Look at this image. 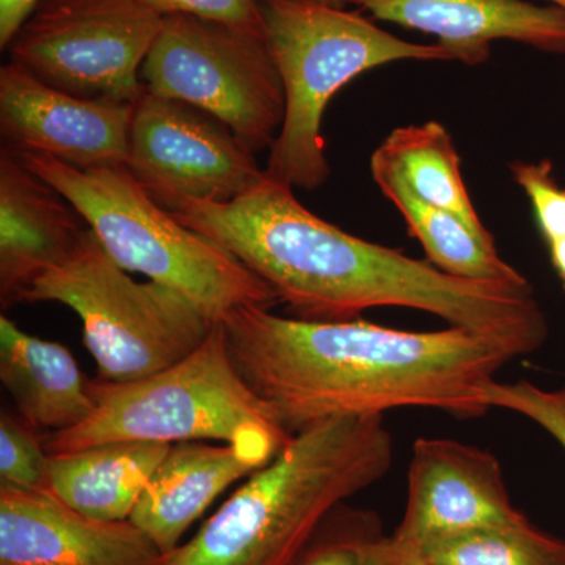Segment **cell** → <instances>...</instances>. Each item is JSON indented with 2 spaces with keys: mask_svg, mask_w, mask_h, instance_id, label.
Instances as JSON below:
<instances>
[{
  "mask_svg": "<svg viewBox=\"0 0 565 565\" xmlns=\"http://www.w3.org/2000/svg\"><path fill=\"white\" fill-rule=\"evenodd\" d=\"M87 223L76 207L3 148L0 154V299L21 303L36 280L61 266Z\"/></svg>",
  "mask_w": 565,
  "mask_h": 565,
  "instance_id": "cell-15",
  "label": "cell"
},
{
  "mask_svg": "<svg viewBox=\"0 0 565 565\" xmlns=\"http://www.w3.org/2000/svg\"><path fill=\"white\" fill-rule=\"evenodd\" d=\"M134 104L85 99L43 84L14 63L0 70V132L18 156L77 170L125 167Z\"/></svg>",
  "mask_w": 565,
  "mask_h": 565,
  "instance_id": "cell-11",
  "label": "cell"
},
{
  "mask_svg": "<svg viewBox=\"0 0 565 565\" xmlns=\"http://www.w3.org/2000/svg\"><path fill=\"white\" fill-rule=\"evenodd\" d=\"M256 470L230 445H173L129 520L167 555L218 494Z\"/></svg>",
  "mask_w": 565,
  "mask_h": 565,
  "instance_id": "cell-16",
  "label": "cell"
},
{
  "mask_svg": "<svg viewBox=\"0 0 565 565\" xmlns=\"http://www.w3.org/2000/svg\"><path fill=\"white\" fill-rule=\"evenodd\" d=\"M41 0H0V47H9Z\"/></svg>",
  "mask_w": 565,
  "mask_h": 565,
  "instance_id": "cell-28",
  "label": "cell"
},
{
  "mask_svg": "<svg viewBox=\"0 0 565 565\" xmlns=\"http://www.w3.org/2000/svg\"><path fill=\"white\" fill-rule=\"evenodd\" d=\"M66 305L82 321L99 381L125 384L195 352L212 322L180 292L139 282L104 250L90 228L61 266L36 280L21 303Z\"/></svg>",
  "mask_w": 565,
  "mask_h": 565,
  "instance_id": "cell-7",
  "label": "cell"
},
{
  "mask_svg": "<svg viewBox=\"0 0 565 565\" xmlns=\"http://www.w3.org/2000/svg\"><path fill=\"white\" fill-rule=\"evenodd\" d=\"M125 167L172 214L188 203L233 202L266 178L255 152L228 126L147 88L134 104Z\"/></svg>",
  "mask_w": 565,
  "mask_h": 565,
  "instance_id": "cell-10",
  "label": "cell"
},
{
  "mask_svg": "<svg viewBox=\"0 0 565 565\" xmlns=\"http://www.w3.org/2000/svg\"><path fill=\"white\" fill-rule=\"evenodd\" d=\"M490 408L514 412L541 426L565 449V386L542 390L527 381H493L487 388Z\"/></svg>",
  "mask_w": 565,
  "mask_h": 565,
  "instance_id": "cell-24",
  "label": "cell"
},
{
  "mask_svg": "<svg viewBox=\"0 0 565 565\" xmlns=\"http://www.w3.org/2000/svg\"><path fill=\"white\" fill-rule=\"evenodd\" d=\"M162 22L137 0H41L7 50L11 63L52 88L136 104Z\"/></svg>",
  "mask_w": 565,
  "mask_h": 565,
  "instance_id": "cell-9",
  "label": "cell"
},
{
  "mask_svg": "<svg viewBox=\"0 0 565 565\" xmlns=\"http://www.w3.org/2000/svg\"><path fill=\"white\" fill-rule=\"evenodd\" d=\"M546 248H548L550 263H552V267L555 269L565 291V241L550 245Z\"/></svg>",
  "mask_w": 565,
  "mask_h": 565,
  "instance_id": "cell-29",
  "label": "cell"
},
{
  "mask_svg": "<svg viewBox=\"0 0 565 565\" xmlns=\"http://www.w3.org/2000/svg\"><path fill=\"white\" fill-rule=\"evenodd\" d=\"M263 10L286 102L264 172L292 189L316 191L329 178L323 114L349 82L394 62H452L440 44L397 39L359 11L291 0H263Z\"/></svg>",
  "mask_w": 565,
  "mask_h": 565,
  "instance_id": "cell-6",
  "label": "cell"
},
{
  "mask_svg": "<svg viewBox=\"0 0 565 565\" xmlns=\"http://www.w3.org/2000/svg\"><path fill=\"white\" fill-rule=\"evenodd\" d=\"M505 487L500 460L478 446L418 438L407 473V504L394 535L422 545L445 537L526 522Z\"/></svg>",
  "mask_w": 565,
  "mask_h": 565,
  "instance_id": "cell-12",
  "label": "cell"
},
{
  "mask_svg": "<svg viewBox=\"0 0 565 565\" xmlns=\"http://www.w3.org/2000/svg\"><path fill=\"white\" fill-rule=\"evenodd\" d=\"M362 565H433L424 557L414 542L404 541L397 535H374L367 539L360 550Z\"/></svg>",
  "mask_w": 565,
  "mask_h": 565,
  "instance_id": "cell-27",
  "label": "cell"
},
{
  "mask_svg": "<svg viewBox=\"0 0 565 565\" xmlns=\"http://www.w3.org/2000/svg\"><path fill=\"white\" fill-rule=\"evenodd\" d=\"M377 516L341 504L294 565H362L360 550L379 535Z\"/></svg>",
  "mask_w": 565,
  "mask_h": 565,
  "instance_id": "cell-23",
  "label": "cell"
},
{
  "mask_svg": "<svg viewBox=\"0 0 565 565\" xmlns=\"http://www.w3.org/2000/svg\"><path fill=\"white\" fill-rule=\"evenodd\" d=\"M371 173L382 193L401 211L408 233L422 244L427 262L457 278L478 281H527L501 258L492 237L476 233L462 218L424 203L399 170L374 151Z\"/></svg>",
  "mask_w": 565,
  "mask_h": 565,
  "instance_id": "cell-19",
  "label": "cell"
},
{
  "mask_svg": "<svg viewBox=\"0 0 565 565\" xmlns=\"http://www.w3.org/2000/svg\"><path fill=\"white\" fill-rule=\"evenodd\" d=\"M161 17L191 14L266 36L263 0H137Z\"/></svg>",
  "mask_w": 565,
  "mask_h": 565,
  "instance_id": "cell-26",
  "label": "cell"
},
{
  "mask_svg": "<svg viewBox=\"0 0 565 565\" xmlns=\"http://www.w3.org/2000/svg\"><path fill=\"white\" fill-rule=\"evenodd\" d=\"M18 158L76 207L121 269L180 292L212 322L278 303L236 256L152 202L126 167L77 170L47 156Z\"/></svg>",
  "mask_w": 565,
  "mask_h": 565,
  "instance_id": "cell-5",
  "label": "cell"
},
{
  "mask_svg": "<svg viewBox=\"0 0 565 565\" xmlns=\"http://www.w3.org/2000/svg\"><path fill=\"white\" fill-rule=\"evenodd\" d=\"M173 215L236 256L292 318L343 322L373 308H408L481 334L514 359L548 338L530 281L457 278L427 259L367 243L308 211L292 188L267 174L233 202L188 203Z\"/></svg>",
  "mask_w": 565,
  "mask_h": 565,
  "instance_id": "cell-1",
  "label": "cell"
},
{
  "mask_svg": "<svg viewBox=\"0 0 565 565\" xmlns=\"http://www.w3.org/2000/svg\"><path fill=\"white\" fill-rule=\"evenodd\" d=\"M172 446L110 441L50 455V490L90 519L125 522Z\"/></svg>",
  "mask_w": 565,
  "mask_h": 565,
  "instance_id": "cell-18",
  "label": "cell"
},
{
  "mask_svg": "<svg viewBox=\"0 0 565 565\" xmlns=\"http://www.w3.org/2000/svg\"><path fill=\"white\" fill-rule=\"evenodd\" d=\"M419 550L433 565H565V541L530 520L430 539Z\"/></svg>",
  "mask_w": 565,
  "mask_h": 565,
  "instance_id": "cell-21",
  "label": "cell"
},
{
  "mask_svg": "<svg viewBox=\"0 0 565 565\" xmlns=\"http://www.w3.org/2000/svg\"><path fill=\"white\" fill-rule=\"evenodd\" d=\"M0 381L21 418L51 434L79 426L96 407L92 381L73 353L22 332L7 316L0 318Z\"/></svg>",
  "mask_w": 565,
  "mask_h": 565,
  "instance_id": "cell-17",
  "label": "cell"
},
{
  "mask_svg": "<svg viewBox=\"0 0 565 565\" xmlns=\"http://www.w3.org/2000/svg\"><path fill=\"white\" fill-rule=\"evenodd\" d=\"M381 21L433 35L452 62L481 65L493 41L565 54V11L526 0H348Z\"/></svg>",
  "mask_w": 565,
  "mask_h": 565,
  "instance_id": "cell-14",
  "label": "cell"
},
{
  "mask_svg": "<svg viewBox=\"0 0 565 565\" xmlns=\"http://www.w3.org/2000/svg\"><path fill=\"white\" fill-rule=\"evenodd\" d=\"M96 407L47 437L50 455L110 441L177 445L217 440L262 468L291 440L237 370L222 322L180 363L139 381H92Z\"/></svg>",
  "mask_w": 565,
  "mask_h": 565,
  "instance_id": "cell-4",
  "label": "cell"
},
{
  "mask_svg": "<svg viewBox=\"0 0 565 565\" xmlns=\"http://www.w3.org/2000/svg\"><path fill=\"white\" fill-rule=\"evenodd\" d=\"M222 326L237 370L289 435L404 407L479 418L492 411L487 388L514 360L452 326L407 332L362 318L303 321L259 307L237 308Z\"/></svg>",
  "mask_w": 565,
  "mask_h": 565,
  "instance_id": "cell-2",
  "label": "cell"
},
{
  "mask_svg": "<svg viewBox=\"0 0 565 565\" xmlns=\"http://www.w3.org/2000/svg\"><path fill=\"white\" fill-rule=\"evenodd\" d=\"M552 2L555 3L557 9L565 11V0H552Z\"/></svg>",
  "mask_w": 565,
  "mask_h": 565,
  "instance_id": "cell-31",
  "label": "cell"
},
{
  "mask_svg": "<svg viewBox=\"0 0 565 565\" xmlns=\"http://www.w3.org/2000/svg\"><path fill=\"white\" fill-rule=\"evenodd\" d=\"M50 452L21 416H0V487L50 490Z\"/></svg>",
  "mask_w": 565,
  "mask_h": 565,
  "instance_id": "cell-22",
  "label": "cell"
},
{
  "mask_svg": "<svg viewBox=\"0 0 565 565\" xmlns=\"http://www.w3.org/2000/svg\"><path fill=\"white\" fill-rule=\"evenodd\" d=\"M511 173L533 206L535 223L546 247L565 241V188L553 177V163L514 162Z\"/></svg>",
  "mask_w": 565,
  "mask_h": 565,
  "instance_id": "cell-25",
  "label": "cell"
},
{
  "mask_svg": "<svg viewBox=\"0 0 565 565\" xmlns=\"http://www.w3.org/2000/svg\"><path fill=\"white\" fill-rule=\"evenodd\" d=\"M161 556L131 520L90 519L51 490L0 487V565H156Z\"/></svg>",
  "mask_w": 565,
  "mask_h": 565,
  "instance_id": "cell-13",
  "label": "cell"
},
{
  "mask_svg": "<svg viewBox=\"0 0 565 565\" xmlns=\"http://www.w3.org/2000/svg\"><path fill=\"white\" fill-rule=\"evenodd\" d=\"M291 2L321 3V6L334 7V9H344L348 0H291Z\"/></svg>",
  "mask_w": 565,
  "mask_h": 565,
  "instance_id": "cell-30",
  "label": "cell"
},
{
  "mask_svg": "<svg viewBox=\"0 0 565 565\" xmlns=\"http://www.w3.org/2000/svg\"><path fill=\"white\" fill-rule=\"evenodd\" d=\"M399 170L412 192L430 206L457 215L481 236L492 237L465 185L451 134L438 121L396 128L375 150Z\"/></svg>",
  "mask_w": 565,
  "mask_h": 565,
  "instance_id": "cell-20",
  "label": "cell"
},
{
  "mask_svg": "<svg viewBox=\"0 0 565 565\" xmlns=\"http://www.w3.org/2000/svg\"><path fill=\"white\" fill-rule=\"evenodd\" d=\"M140 81L217 118L255 154L270 150L285 120V88L266 36L223 22L163 17Z\"/></svg>",
  "mask_w": 565,
  "mask_h": 565,
  "instance_id": "cell-8",
  "label": "cell"
},
{
  "mask_svg": "<svg viewBox=\"0 0 565 565\" xmlns=\"http://www.w3.org/2000/svg\"><path fill=\"white\" fill-rule=\"evenodd\" d=\"M393 463L384 416L332 418L292 435L191 541L156 565H294L349 498Z\"/></svg>",
  "mask_w": 565,
  "mask_h": 565,
  "instance_id": "cell-3",
  "label": "cell"
}]
</instances>
